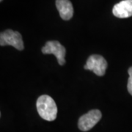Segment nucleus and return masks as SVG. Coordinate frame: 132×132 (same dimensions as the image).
Returning <instances> with one entry per match:
<instances>
[{
    "mask_svg": "<svg viewBox=\"0 0 132 132\" xmlns=\"http://www.w3.org/2000/svg\"><path fill=\"white\" fill-rule=\"evenodd\" d=\"M36 107L39 115L47 121H53L57 118V107L55 101L47 95L40 96L36 102Z\"/></svg>",
    "mask_w": 132,
    "mask_h": 132,
    "instance_id": "nucleus-1",
    "label": "nucleus"
},
{
    "mask_svg": "<svg viewBox=\"0 0 132 132\" xmlns=\"http://www.w3.org/2000/svg\"><path fill=\"white\" fill-rule=\"evenodd\" d=\"M0 46H12L19 51L24 49V42L21 35L12 29H7L0 34Z\"/></svg>",
    "mask_w": 132,
    "mask_h": 132,
    "instance_id": "nucleus-2",
    "label": "nucleus"
},
{
    "mask_svg": "<svg viewBox=\"0 0 132 132\" xmlns=\"http://www.w3.org/2000/svg\"><path fill=\"white\" fill-rule=\"evenodd\" d=\"M42 52L44 54H54L57 57L60 65H63L65 63V56L66 54L65 48L57 40L48 41L42 48Z\"/></svg>",
    "mask_w": 132,
    "mask_h": 132,
    "instance_id": "nucleus-3",
    "label": "nucleus"
},
{
    "mask_svg": "<svg viewBox=\"0 0 132 132\" xmlns=\"http://www.w3.org/2000/svg\"><path fill=\"white\" fill-rule=\"evenodd\" d=\"M107 62L101 55L93 54L89 57L86 65L84 66L85 70H90L94 72L95 74L98 76H103L107 68Z\"/></svg>",
    "mask_w": 132,
    "mask_h": 132,
    "instance_id": "nucleus-4",
    "label": "nucleus"
},
{
    "mask_svg": "<svg viewBox=\"0 0 132 132\" xmlns=\"http://www.w3.org/2000/svg\"><path fill=\"white\" fill-rule=\"evenodd\" d=\"M102 117V114L98 109L90 110L87 114L82 115L78 123V127L82 131H87L98 123Z\"/></svg>",
    "mask_w": 132,
    "mask_h": 132,
    "instance_id": "nucleus-5",
    "label": "nucleus"
},
{
    "mask_svg": "<svg viewBox=\"0 0 132 132\" xmlns=\"http://www.w3.org/2000/svg\"><path fill=\"white\" fill-rule=\"evenodd\" d=\"M112 13L114 16L120 19H126L132 16V0H123L114 5Z\"/></svg>",
    "mask_w": 132,
    "mask_h": 132,
    "instance_id": "nucleus-6",
    "label": "nucleus"
},
{
    "mask_svg": "<svg viewBox=\"0 0 132 132\" xmlns=\"http://www.w3.org/2000/svg\"><path fill=\"white\" fill-rule=\"evenodd\" d=\"M56 7L63 20H70L73 15V7L70 0H56Z\"/></svg>",
    "mask_w": 132,
    "mask_h": 132,
    "instance_id": "nucleus-7",
    "label": "nucleus"
},
{
    "mask_svg": "<svg viewBox=\"0 0 132 132\" xmlns=\"http://www.w3.org/2000/svg\"><path fill=\"white\" fill-rule=\"evenodd\" d=\"M128 75H129V78L128 80V85H127V89L128 93L132 95V67H131L128 69Z\"/></svg>",
    "mask_w": 132,
    "mask_h": 132,
    "instance_id": "nucleus-8",
    "label": "nucleus"
},
{
    "mask_svg": "<svg viewBox=\"0 0 132 132\" xmlns=\"http://www.w3.org/2000/svg\"><path fill=\"white\" fill-rule=\"evenodd\" d=\"M0 2H2V0H0Z\"/></svg>",
    "mask_w": 132,
    "mask_h": 132,
    "instance_id": "nucleus-9",
    "label": "nucleus"
}]
</instances>
